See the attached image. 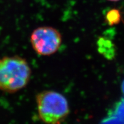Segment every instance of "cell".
<instances>
[{"label":"cell","mask_w":124,"mask_h":124,"mask_svg":"<svg viewBox=\"0 0 124 124\" xmlns=\"http://www.w3.org/2000/svg\"><path fill=\"white\" fill-rule=\"evenodd\" d=\"M32 48L38 55L51 56L60 48L62 36L58 29L49 26H43L34 29L30 36Z\"/></svg>","instance_id":"cell-3"},{"label":"cell","mask_w":124,"mask_h":124,"mask_svg":"<svg viewBox=\"0 0 124 124\" xmlns=\"http://www.w3.org/2000/svg\"><path fill=\"white\" fill-rule=\"evenodd\" d=\"M121 90H122V93L124 94V80L122 82V86H121Z\"/></svg>","instance_id":"cell-6"},{"label":"cell","mask_w":124,"mask_h":124,"mask_svg":"<svg viewBox=\"0 0 124 124\" xmlns=\"http://www.w3.org/2000/svg\"><path fill=\"white\" fill-rule=\"evenodd\" d=\"M105 20L106 23L109 25L112 26L119 24L121 20L120 10L117 9H111L109 10L105 15Z\"/></svg>","instance_id":"cell-5"},{"label":"cell","mask_w":124,"mask_h":124,"mask_svg":"<svg viewBox=\"0 0 124 124\" xmlns=\"http://www.w3.org/2000/svg\"><path fill=\"white\" fill-rule=\"evenodd\" d=\"M108 1H111V2H117V1H120V0H108Z\"/></svg>","instance_id":"cell-7"},{"label":"cell","mask_w":124,"mask_h":124,"mask_svg":"<svg viewBox=\"0 0 124 124\" xmlns=\"http://www.w3.org/2000/svg\"><path fill=\"white\" fill-rule=\"evenodd\" d=\"M32 71L25 59L19 56L0 59V91L15 93L27 86Z\"/></svg>","instance_id":"cell-1"},{"label":"cell","mask_w":124,"mask_h":124,"mask_svg":"<svg viewBox=\"0 0 124 124\" xmlns=\"http://www.w3.org/2000/svg\"><path fill=\"white\" fill-rule=\"evenodd\" d=\"M39 118L46 124H62L70 113L66 98L53 90H44L36 96Z\"/></svg>","instance_id":"cell-2"},{"label":"cell","mask_w":124,"mask_h":124,"mask_svg":"<svg viewBox=\"0 0 124 124\" xmlns=\"http://www.w3.org/2000/svg\"><path fill=\"white\" fill-rule=\"evenodd\" d=\"M99 52L108 59H111L116 54L115 46L111 41L105 38H100L97 42Z\"/></svg>","instance_id":"cell-4"}]
</instances>
